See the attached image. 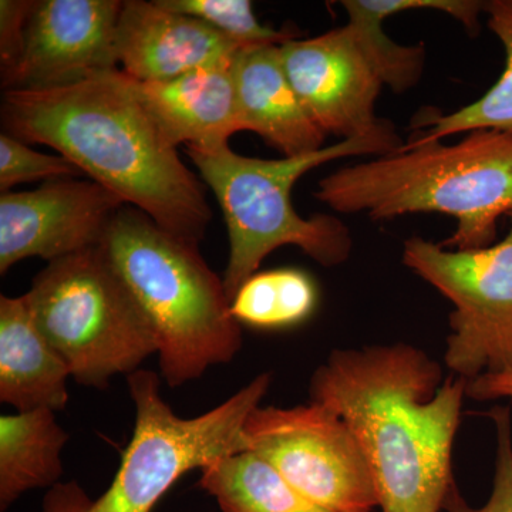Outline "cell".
<instances>
[{"mask_svg":"<svg viewBox=\"0 0 512 512\" xmlns=\"http://www.w3.org/2000/svg\"><path fill=\"white\" fill-rule=\"evenodd\" d=\"M466 396L467 380L406 343L333 350L311 380L312 402L355 434L382 512L444 511Z\"/></svg>","mask_w":512,"mask_h":512,"instance_id":"obj_1","label":"cell"},{"mask_svg":"<svg viewBox=\"0 0 512 512\" xmlns=\"http://www.w3.org/2000/svg\"><path fill=\"white\" fill-rule=\"evenodd\" d=\"M0 109L3 133L53 148L128 207L200 245L212 220L204 183L161 136L123 70L53 89L8 90Z\"/></svg>","mask_w":512,"mask_h":512,"instance_id":"obj_2","label":"cell"},{"mask_svg":"<svg viewBox=\"0 0 512 512\" xmlns=\"http://www.w3.org/2000/svg\"><path fill=\"white\" fill-rule=\"evenodd\" d=\"M315 198L342 214L373 220L451 215L457 229L444 248L490 247L498 220L512 212V134L474 130L456 144L409 141L323 178Z\"/></svg>","mask_w":512,"mask_h":512,"instance_id":"obj_3","label":"cell"},{"mask_svg":"<svg viewBox=\"0 0 512 512\" xmlns=\"http://www.w3.org/2000/svg\"><path fill=\"white\" fill-rule=\"evenodd\" d=\"M99 248L153 326L161 376L171 389L237 356L241 325L232 316L224 281L204 261L200 245L124 205Z\"/></svg>","mask_w":512,"mask_h":512,"instance_id":"obj_4","label":"cell"},{"mask_svg":"<svg viewBox=\"0 0 512 512\" xmlns=\"http://www.w3.org/2000/svg\"><path fill=\"white\" fill-rule=\"evenodd\" d=\"M392 124L369 136L342 140L315 153L279 160L241 156L228 143L188 146L187 154L202 183L210 187L220 204L229 237L225 291L229 301L256 274L275 249L292 245L326 268L348 261L353 241L339 218L316 214L303 218L293 208V185L299 178L340 158L382 157L402 146Z\"/></svg>","mask_w":512,"mask_h":512,"instance_id":"obj_5","label":"cell"},{"mask_svg":"<svg viewBox=\"0 0 512 512\" xmlns=\"http://www.w3.org/2000/svg\"><path fill=\"white\" fill-rule=\"evenodd\" d=\"M136 406L133 437L121 456L106 493L90 498L76 481L53 485L42 512H151L184 474L202 470L218 458L251 451L244 426L261 406L272 383L271 373L201 416H177L160 392V376L138 369L127 376Z\"/></svg>","mask_w":512,"mask_h":512,"instance_id":"obj_6","label":"cell"},{"mask_svg":"<svg viewBox=\"0 0 512 512\" xmlns=\"http://www.w3.org/2000/svg\"><path fill=\"white\" fill-rule=\"evenodd\" d=\"M23 298L82 386L106 389L158 353L153 326L99 247L49 262Z\"/></svg>","mask_w":512,"mask_h":512,"instance_id":"obj_7","label":"cell"},{"mask_svg":"<svg viewBox=\"0 0 512 512\" xmlns=\"http://www.w3.org/2000/svg\"><path fill=\"white\" fill-rule=\"evenodd\" d=\"M503 241L448 249L412 237L403 262L453 302L444 362L464 380L512 370V212Z\"/></svg>","mask_w":512,"mask_h":512,"instance_id":"obj_8","label":"cell"},{"mask_svg":"<svg viewBox=\"0 0 512 512\" xmlns=\"http://www.w3.org/2000/svg\"><path fill=\"white\" fill-rule=\"evenodd\" d=\"M251 451L326 512H373L375 483L355 434L335 410L312 402L258 406L244 426Z\"/></svg>","mask_w":512,"mask_h":512,"instance_id":"obj_9","label":"cell"},{"mask_svg":"<svg viewBox=\"0 0 512 512\" xmlns=\"http://www.w3.org/2000/svg\"><path fill=\"white\" fill-rule=\"evenodd\" d=\"M94 181L62 178L0 197V274L28 258L49 262L97 248L124 207Z\"/></svg>","mask_w":512,"mask_h":512,"instance_id":"obj_10","label":"cell"},{"mask_svg":"<svg viewBox=\"0 0 512 512\" xmlns=\"http://www.w3.org/2000/svg\"><path fill=\"white\" fill-rule=\"evenodd\" d=\"M279 53L289 82L326 136L350 140L389 126L375 113L382 79L348 25L286 42Z\"/></svg>","mask_w":512,"mask_h":512,"instance_id":"obj_11","label":"cell"},{"mask_svg":"<svg viewBox=\"0 0 512 512\" xmlns=\"http://www.w3.org/2000/svg\"><path fill=\"white\" fill-rule=\"evenodd\" d=\"M121 0H37L8 90H43L117 70Z\"/></svg>","mask_w":512,"mask_h":512,"instance_id":"obj_12","label":"cell"},{"mask_svg":"<svg viewBox=\"0 0 512 512\" xmlns=\"http://www.w3.org/2000/svg\"><path fill=\"white\" fill-rule=\"evenodd\" d=\"M123 72L138 82H163L235 59L241 47L204 20L158 0H126L116 33Z\"/></svg>","mask_w":512,"mask_h":512,"instance_id":"obj_13","label":"cell"},{"mask_svg":"<svg viewBox=\"0 0 512 512\" xmlns=\"http://www.w3.org/2000/svg\"><path fill=\"white\" fill-rule=\"evenodd\" d=\"M234 60L163 82L133 79L138 101L171 147L218 146L245 131L239 114Z\"/></svg>","mask_w":512,"mask_h":512,"instance_id":"obj_14","label":"cell"},{"mask_svg":"<svg viewBox=\"0 0 512 512\" xmlns=\"http://www.w3.org/2000/svg\"><path fill=\"white\" fill-rule=\"evenodd\" d=\"M239 114L252 131L284 157H301L326 147V134L312 120L282 64L279 46L239 50L234 60Z\"/></svg>","mask_w":512,"mask_h":512,"instance_id":"obj_15","label":"cell"},{"mask_svg":"<svg viewBox=\"0 0 512 512\" xmlns=\"http://www.w3.org/2000/svg\"><path fill=\"white\" fill-rule=\"evenodd\" d=\"M70 370L37 328L23 296H0V402L18 412L50 409L69 402Z\"/></svg>","mask_w":512,"mask_h":512,"instance_id":"obj_16","label":"cell"},{"mask_svg":"<svg viewBox=\"0 0 512 512\" xmlns=\"http://www.w3.org/2000/svg\"><path fill=\"white\" fill-rule=\"evenodd\" d=\"M55 413L37 409L0 417V510L26 491L59 484L69 434Z\"/></svg>","mask_w":512,"mask_h":512,"instance_id":"obj_17","label":"cell"},{"mask_svg":"<svg viewBox=\"0 0 512 512\" xmlns=\"http://www.w3.org/2000/svg\"><path fill=\"white\" fill-rule=\"evenodd\" d=\"M200 471L198 485L222 512H326L254 451L218 458Z\"/></svg>","mask_w":512,"mask_h":512,"instance_id":"obj_18","label":"cell"},{"mask_svg":"<svg viewBox=\"0 0 512 512\" xmlns=\"http://www.w3.org/2000/svg\"><path fill=\"white\" fill-rule=\"evenodd\" d=\"M488 26L505 49V69L498 82L474 103L450 114H424L413 120L416 143H433L454 134L497 130L512 134V0L485 2Z\"/></svg>","mask_w":512,"mask_h":512,"instance_id":"obj_19","label":"cell"},{"mask_svg":"<svg viewBox=\"0 0 512 512\" xmlns=\"http://www.w3.org/2000/svg\"><path fill=\"white\" fill-rule=\"evenodd\" d=\"M318 296L315 281L301 269L256 272L235 293L231 313L251 328H292L311 318Z\"/></svg>","mask_w":512,"mask_h":512,"instance_id":"obj_20","label":"cell"},{"mask_svg":"<svg viewBox=\"0 0 512 512\" xmlns=\"http://www.w3.org/2000/svg\"><path fill=\"white\" fill-rule=\"evenodd\" d=\"M349 16L348 28L376 67L384 86L403 93L419 83L426 50L423 45L400 46L384 33L386 16L377 8L376 0H345Z\"/></svg>","mask_w":512,"mask_h":512,"instance_id":"obj_21","label":"cell"},{"mask_svg":"<svg viewBox=\"0 0 512 512\" xmlns=\"http://www.w3.org/2000/svg\"><path fill=\"white\" fill-rule=\"evenodd\" d=\"M164 8L204 20L241 49L252 46H282L301 39V30H276L261 25L249 0H158Z\"/></svg>","mask_w":512,"mask_h":512,"instance_id":"obj_22","label":"cell"},{"mask_svg":"<svg viewBox=\"0 0 512 512\" xmlns=\"http://www.w3.org/2000/svg\"><path fill=\"white\" fill-rule=\"evenodd\" d=\"M82 171L63 156H49L32 150L10 134H0V191L37 180L76 178Z\"/></svg>","mask_w":512,"mask_h":512,"instance_id":"obj_23","label":"cell"},{"mask_svg":"<svg viewBox=\"0 0 512 512\" xmlns=\"http://www.w3.org/2000/svg\"><path fill=\"white\" fill-rule=\"evenodd\" d=\"M493 420L497 434L495 476L493 493L487 504L471 507L464 500L458 487L451 491L444 511L446 512H512V426L510 407H493L487 414Z\"/></svg>","mask_w":512,"mask_h":512,"instance_id":"obj_24","label":"cell"},{"mask_svg":"<svg viewBox=\"0 0 512 512\" xmlns=\"http://www.w3.org/2000/svg\"><path fill=\"white\" fill-rule=\"evenodd\" d=\"M35 2L2 0L0 2V69L2 80L15 72L25 52L26 26Z\"/></svg>","mask_w":512,"mask_h":512,"instance_id":"obj_25","label":"cell"},{"mask_svg":"<svg viewBox=\"0 0 512 512\" xmlns=\"http://www.w3.org/2000/svg\"><path fill=\"white\" fill-rule=\"evenodd\" d=\"M467 396L474 400H494L512 397V370L501 373H485L468 380Z\"/></svg>","mask_w":512,"mask_h":512,"instance_id":"obj_26","label":"cell"}]
</instances>
